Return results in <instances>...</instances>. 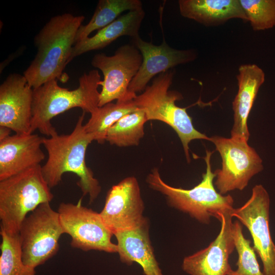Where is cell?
Segmentation results:
<instances>
[{
	"instance_id": "d4e9b609",
	"label": "cell",
	"mask_w": 275,
	"mask_h": 275,
	"mask_svg": "<svg viewBox=\"0 0 275 275\" xmlns=\"http://www.w3.org/2000/svg\"><path fill=\"white\" fill-rule=\"evenodd\" d=\"M242 225L238 221L232 224V233L235 249L238 254L236 275H265L260 270L255 251L250 239L242 232Z\"/></svg>"
},
{
	"instance_id": "6da1fadb",
	"label": "cell",
	"mask_w": 275,
	"mask_h": 275,
	"mask_svg": "<svg viewBox=\"0 0 275 275\" xmlns=\"http://www.w3.org/2000/svg\"><path fill=\"white\" fill-rule=\"evenodd\" d=\"M85 113L83 112L79 116L70 134L43 138V145L48 153V158L41 170L50 188L60 183L64 173L76 174L79 178L77 186L83 196H89L91 204L98 197L101 188L93 171L86 163L87 149L94 139L85 130L83 124Z\"/></svg>"
},
{
	"instance_id": "5b68a950",
	"label": "cell",
	"mask_w": 275,
	"mask_h": 275,
	"mask_svg": "<svg viewBox=\"0 0 275 275\" xmlns=\"http://www.w3.org/2000/svg\"><path fill=\"white\" fill-rule=\"evenodd\" d=\"M175 73V70L171 69L158 74L133 100L138 108L145 112L147 121H161L175 130L182 143L187 161L189 162V143L197 139L209 141V137L194 127L186 107L176 105V101L183 97L179 92L169 90Z\"/></svg>"
},
{
	"instance_id": "8fae6325",
	"label": "cell",
	"mask_w": 275,
	"mask_h": 275,
	"mask_svg": "<svg viewBox=\"0 0 275 275\" xmlns=\"http://www.w3.org/2000/svg\"><path fill=\"white\" fill-rule=\"evenodd\" d=\"M270 199L261 185L254 186L250 198L241 207L231 212L249 230L253 248L260 258L265 275H275V244L269 228Z\"/></svg>"
},
{
	"instance_id": "603a6c76",
	"label": "cell",
	"mask_w": 275,
	"mask_h": 275,
	"mask_svg": "<svg viewBox=\"0 0 275 275\" xmlns=\"http://www.w3.org/2000/svg\"><path fill=\"white\" fill-rule=\"evenodd\" d=\"M147 121L142 109L127 114L108 129L106 141L120 147L138 146L144 135V124Z\"/></svg>"
},
{
	"instance_id": "e0dca14e",
	"label": "cell",
	"mask_w": 275,
	"mask_h": 275,
	"mask_svg": "<svg viewBox=\"0 0 275 275\" xmlns=\"http://www.w3.org/2000/svg\"><path fill=\"white\" fill-rule=\"evenodd\" d=\"M236 78L238 90L232 102L234 124L231 137L248 142V119L258 91L265 81V73L256 64H243L238 68Z\"/></svg>"
},
{
	"instance_id": "9a60e30c",
	"label": "cell",
	"mask_w": 275,
	"mask_h": 275,
	"mask_svg": "<svg viewBox=\"0 0 275 275\" xmlns=\"http://www.w3.org/2000/svg\"><path fill=\"white\" fill-rule=\"evenodd\" d=\"M33 89L23 75H9L0 86V126L16 134L32 133Z\"/></svg>"
},
{
	"instance_id": "7a4b0ae2",
	"label": "cell",
	"mask_w": 275,
	"mask_h": 275,
	"mask_svg": "<svg viewBox=\"0 0 275 275\" xmlns=\"http://www.w3.org/2000/svg\"><path fill=\"white\" fill-rule=\"evenodd\" d=\"M84 19L82 15H58L51 17L35 36L34 44L37 52L23 74L33 89L60 78Z\"/></svg>"
},
{
	"instance_id": "4316f807",
	"label": "cell",
	"mask_w": 275,
	"mask_h": 275,
	"mask_svg": "<svg viewBox=\"0 0 275 275\" xmlns=\"http://www.w3.org/2000/svg\"><path fill=\"white\" fill-rule=\"evenodd\" d=\"M11 130L5 126H0V141L3 140L5 139L10 135Z\"/></svg>"
},
{
	"instance_id": "52a82bcc",
	"label": "cell",
	"mask_w": 275,
	"mask_h": 275,
	"mask_svg": "<svg viewBox=\"0 0 275 275\" xmlns=\"http://www.w3.org/2000/svg\"><path fill=\"white\" fill-rule=\"evenodd\" d=\"M63 234L59 213L50 203L38 206L24 218L19 231L24 264L36 268L54 256Z\"/></svg>"
},
{
	"instance_id": "ba28073f",
	"label": "cell",
	"mask_w": 275,
	"mask_h": 275,
	"mask_svg": "<svg viewBox=\"0 0 275 275\" xmlns=\"http://www.w3.org/2000/svg\"><path fill=\"white\" fill-rule=\"evenodd\" d=\"M222 158V168L216 174L214 184L224 195L238 189L242 190L250 179L263 169L262 160L247 141L215 135L209 137Z\"/></svg>"
},
{
	"instance_id": "8992f818",
	"label": "cell",
	"mask_w": 275,
	"mask_h": 275,
	"mask_svg": "<svg viewBox=\"0 0 275 275\" xmlns=\"http://www.w3.org/2000/svg\"><path fill=\"white\" fill-rule=\"evenodd\" d=\"M40 164L0 181L1 229L16 234L27 215L53 198Z\"/></svg>"
},
{
	"instance_id": "3957f363",
	"label": "cell",
	"mask_w": 275,
	"mask_h": 275,
	"mask_svg": "<svg viewBox=\"0 0 275 275\" xmlns=\"http://www.w3.org/2000/svg\"><path fill=\"white\" fill-rule=\"evenodd\" d=\"M101 76L92 70L79 78L78 87L72 90L59 86L52 79L33 89L31 132L38 130L51 137L58 134L51 121L53 118L74 107L92 114L99 107L98 90Z\"/></svg>"
},
{
	"instance_id": "2e32d148",
	"label": "cell",
	"mask_w": 275,
	"mask_h": 275,
	"mask_svg": "<svg viewBox=\"0 0 275 275\" xmlns=\"http://www.w3.org/2000/svg\"><path fill=\"white\" fill-rule=\"evenodd\" d=\"M43 138L15 133L0 141V181L40 164L45 157L41 148Z\"/></svg>"
},
{
	"instance_id": "277c9868",
	"label": "cell",
	"mask_w": 275,
	"mask_h": 275,
	"mask_svg": "<svg viewBox=\"0 0 275 275\" xmlns=\"http://www.w3.org/2000/svg\"><path fill=\"white\" fill-rule=\"evenodd\" d=\"M213 153L206 150L204 157L206 172L202 175L200 183L191 189L177 188L167 184L161 179L156 168L148 174L146 182L150 188L164 195L170 205L188 214L199 222L208 224L211 217L219 220L222 213L234 209V200L231 195H223L214 188L213 179L216 174L212 172L210 162Z\"/></svg>"
},
{
	"instance_id": "9c48e42d",
	"label": "cell",
	"mask_w": 275,
	"mask_h": 275,
	"mask_svg": "<svg viewBox=\"0 0 275 275\" xmlns=\"http://www.w3.org/2000/svg\"><path fill=\"white\" fill-rule=\"evenodd\" d=\"M143 62L140 50L133 44H126L118 47L113 56L97 53L91 60V65L99 69L103 80L99 82V107L113 100L133 99L136 94L128 91L132 80L137 74Z\"/></svg>"
},
{
	"instance_id": "7c38bea8",
	"label": "cell",
	"mask_w": 275,
	"mask_h": 275,
	"mask_svg": "<svg viewBox=\"0 0 275 275\" xmlns=\"http://www.w3.org/2000/svg\"><path fill=\"white\" fill-rule=\"evenodd\" d=\"M144 209L138 180L130 176L124 178L108 190L100 214L114 235L141 226L147 221L143 215Z\"/></svg>"
},
{
	"instance_id": "d6986e66",
	"label": "cell",
	"mask_w": 275,
	"mask_h": 275,
	"mask_svg": "<svg viewBox=\"0 0 275 275\" xmlns=\"http://www.w3.org/2000/svg\"><path fill=\"white\" fill-rule=\"evenodd\" d=\"M145 16L143 8L128 11L98 30L92 37L76 42L72 48L68 63L84 53L105 48L120 37L127 36L133 38L139 36Z\"/></svg>"
},
{
	"instance_id": "ffe728a7",
	"label": "cell",
	"mask_w": 275,
	"mask_h": 275,
	"mask_svg": "<svg viewBox=\"0 0 275 275\" xmlns=\"http://www.w3.org/2000/svg\"><path fill=\"white\" fill-rule=\"evenodd\" d=\"M178 3L181 16L206 26L221 25L233 18L248 21L239 0H179Z\"/></svg>"
},
{
	"instance_id": "cb8c5ba5",
	"label": "cell",
	"mask_w": 275,
	"mask_h": 275,
	"mask_svg": "<svg viewBox=\"0 0 275 275\" xmlns=\"http://www.w3.org/2000/svg\"><path fill=\"white\" fill-rule=\"evenodd\" d=\"M0 234V275H36L35 268L25 265L22 261L19 234H10L2 229Z\"/></svg>"
},
{
	"instance_id": "484cf974",
	"label": "cell",
	"mask_w": 275,
	"mask_h": 275,
	"mask_svg": "<svg viewBox=\"0 0 275 275\" xmlns=\"http://www.w3.org/2000/svg\"><path fill=\"white\" fill-rule=\"evenodd\" d=\"M239 2L254 31H263L275 26V0Z\"/></svg>"
},
{
	"instance_id": "4fadbf2b",
	"label": "cell",
	"mask_w": 275,
	"mask_h": 275,
	"mask_svg": "<svg viewBox=\"0 0 275 275\" xmlns=\"http://www.w3.org/2000/svg\"><path fill=\"white\" fill-rule=\"evenodd\" d=\"M231 211L223 213L219 219L221 230L206 248L185 257L182 268L189 275H236L229 262L235 242L232 233Z\"/></svg>"
},
{
	"instance_id": "44dd1931",
	"label": "cell",
	"mask_w": 275,
	"mask_h": 275,
	"mask_svg": "<svg viewBox=\"0 0 275 275\" xmlns=\"http://www.w3.org/2000/svg\"><path fill=\"white\" fill-rule=\"evenodd\" d=\"M133 99L118 100L99 107L84 124L87 132L98 143L103 144L107 131L114 124L125 115L139 109Z\"/></svg>"
},
{
	"instance_id": "5bb4252c",
	"label": "cell",
	"mask_w": 275,
	"mask_h": 275,
	"mask_svg": "<svg viewBox=\"0 0 275 275\" xmlns=\"http://www.w3.org/2000/svg\"><path fill=\"white\" fill-rule=\"evenodd\" d=\"M140 51L143 62L137 74L130 82L128 91L136 94L143 92L154 76L175 66L196 60L197 53L193 49L178 50L172 48L163 38L159 45L143 40L140 36L131 38Z\"/></svg>"
},
{
	"instance_id": "30bf717a",
	"label": "cell",
	"mask_w": 275,
	"mask_h": 275,
	"mask_svg": "<svg viewBox=\"0 0 275 275\" xmlns=\"http://www.w3.org/2000/svg\"><path fill=\"white\" fill-rule=\"evenodd\" d=\"M61 203L57 211L64 234L71 237L72 247L87 252L97 250L118 253V246L111 241L113 235L102 220L100 213L81 204Z\"/></svg>"
},
{
	"instance_id": "7402d4cb",
	"label": "cell",
	"mask_w": 275,
	"mask_h": 275,
	"mask_svg": "<svg viewBox=\"0 0 275 275\" xmlns=\"http://www.w3.org/2000/svg\"><path fill=\"white\" fill-rule=\"evenodd\" d=\"M143 8L140 0H100L89 22L79 28L75 43L89 37L91 33L107 26L125 11Z\"/></svg>"
},
{
	"instance_id": "ac0fdd59",
	"label": "cell",
	"mask_w": 275,
	"mask_h": 275,
	"mask_svg": "<svg viewBox=\"0 0 275 275\" xmlns=\"http://www.w3.org/2000/svg\"><path fill=\"white\" fill-rule=\"evenodd\" d=\"M114 235L122 262L128 265L138 263L145 275H163L154 254L147 220L137 228Z\"/></svg>"
}]
</instances>
